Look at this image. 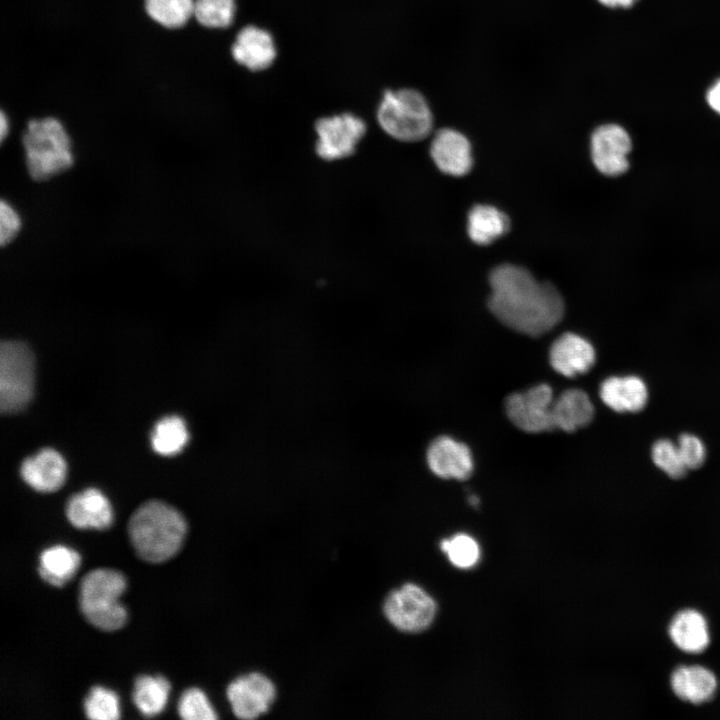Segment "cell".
Segmentation results:
<instances>
[{
	"label": "cell",
	"mask_w": 720,
	"mask_h": 720,
	"mask_svg": "<svg viewBox=\"0 0 720 720\" xmlns=\"http://www.w3.org/2000/svg\"><path fill=\"white\" fill-rule=\"evenodd\" d=\"M21 228V219L16 210L5 200L0 205V242L2 246L9 244L17 236Z\"/></svg>",
	"instance_id": "cell-33"
},
{
	"label": "cell",
	"mask_w": 720,
	"mask_h": 720,
	"mask_svg": "<svg viewBox=\"0 0 720 720\" xmlns=\"http://www.w3.org/2000/svg\"><path fill=\"white\" fill-rule=\"evenodd\" d=\"M603 403L616 412H638L648 401V388L638 376H612L600 385Z\"/></svg>",
	"instance_id": "cell-18"
},
{
	"label": "cell",
	"mask_w": 720,
	"mask_h": 720,
	"mask_svg": "<svg viewBox=\"0 0 720 720\" xmlns=\"http://www.w3.org/2000/svg\"><path fill=\"white\" fill-rule=\"evenodd\" d=\"M651 458L653 463L671 478H681L687 471L677 443L669 439H660L653 444Z\"/></svg>",
	"instance_id": "cell-30"
},
{
	"label": "cell",
	"mask_w": 720,
	"mask_h": 720,
	"mask_svg": "<svg viewBox=\"0 0 720 720\" xmlns=\"http://www.w3.org/2000/svg\"><path fill=\"white\" fill-rule=\"evenodd\" d=\"M668 632L673 643L687 653H700L710 642L706 619L694 609H685L677 613L669 625Z\"/></svg>",
	"instance_id": "cell-21"
},
{
	"label": "cell",
	"mask_w": 720,
	"mask_h": 720,
	"mask_svg": "<svg viewBox=\"0 0 720 720\" xmlns=\"http://www.w3.org/2000/svg\"><path fill=\"white\" fill-rule=\"evenodd\" d=\"M67 465L63 456L52 448H44L26 458L20 467L22 479L34 490L54 492L65 482Z\"/></svg>",
	"instance_id": "cell-16"
},
{
	"label": "cell",
	"mask_w": 720,
	"mask_h": 720,
	"mask_svg": "<svg viewBox=\"0 0 720 720\" xmlns=\"http://www.w3.org/2000/svg\"><path fill=\"white\" fill-rule=\"evenodd\" d=\"M479 503V499L475 495L470 496V504L475 506Z\"/></svg>",
	"instance_id": "cell-37"
},
{
	"label": "cell",
	"mask_w": 720,
	"mask_h": 720,
	"mask_svg": "<svg viewBox=\"0 0 720 720\" xmlns=\"http://www.w3.org/2000/svg\"><path fill=\"white\" fill-rule=\"evenodd\" d=\"M148 17L166 29H178L194 14V0H144Z\"/></svg>",
	"instance_id": "cell-26"
},
{
	"label": "cell",
	"mask_w": 720,
	"mask_h": 720,
	"mask_svg": "<svg viewBox=\"0 0 720 720\" xmlns=\"http://www.w3.org/2000/svg\"><path fill=\"white\" fill-rule=\"evenodd\" d=\"M35 385L34 357L30 348L17 340L0 344V410L11 414L31 401Z\"/></svg>",
	"instance_id": "cell-6"
},
{
	"label": "cell",
	"mask_w": 720,
	"mask_h": 720,
	"mask_svg": "<svg viewBox=\"0 0 720 720\" xmlns=\"http://www.w3.org/2000/svg\"><path fill=\"white\" fill-rule=\"evenodd\" d=\"M553 391L547 384H539L522 392L514 393L505 401V411L510 421L528 433H540L554 429L552 417Z\"/></svg>",
	"instance_id": "cell-9"
},
{
	"label": "cell",
	"mask_w": 720,
	"mask_h": 720,
	"mask_svg": "<svg viewBox=\"0 0 720 720\" xmlns=\"http://www.w3.org/2000/svg\"><path fill=\"white\" fill-rule=\"evenodd\" d=\"M427 463L431 471L443 479L464 480L473 471V458L468 446L449 436H440L431 442Z\"/></svg>",
	"instance_id": "cell-13"
},
{
	"label": "cell",
	"mask_w": 720,
	"mask_h": 720,
	"mask_svg": "<svg viewBox=\"0 0 720 720\" xmlns=\"http://www.w3.org/2000/svg\"><path fill=\"white\" fill-rule=\"evenodd\" d=\"M79 565L80 555L77 551L63 545H55L41 552L38 573L48 584L62 587L73 577Z\"/></svg>",
	"instance_id": "cell-23"
},
{
	"label": "cell",
	"mask_w": 720,
	"mask_h": 720,
	"mask_svg": "<svg viewBox=\"0 0 720 720\" xmlns=\"http://www.w3.org/2000/svg\"><path fill=\"white\" fill-rule=\"evenodd\" d=\"M126 589L124 575L114 569L97 568L86 573L79 585V607L94 627L114 631L124 626L127 611L119 602Z\"/></svg>",
	"instance_id": "cell-4"
},
{
	"label": "cell",
	"mask_w": 720,
	"mask_h": 720,
	"mask_svg": "<svg viewBox=\"0 0 720 720\" xmlns=\"http://www.w3.org/2000/svg\"><path fill=\"white\" fill-rule=\"evenodd\" d=\"M631 140L619 125L604 124L591 136V157L595 167L604 175L618 176L629 166L628 154Z\"/></svg>",
	"instance_id": "cell-11"
},
{
	"label": "cell",
	"mask_w": 720,
	"mask_h": 720,
	"mask_svg": "<svg viewBox=\"0 0 720 720\" xmlns=\"http://www.w3.org/2000/svg\"><path fill=\"white\" fill-rule=\"evenodd\" d=\"M671 687L680 699L701 704L714 695L717 679L703 666H680L672 673Z\"/></svg>",
	"instance_id": "cell-20"
},
{
	"label": "cell",
	"mask_w": 720,
	"mask_h": 720,
	"mask_svg": "<svg viewBox=\"0 0 720 720\" xmlns=\"http://www.w3.org/2000/svg\"><path fill=\"white\" fill-rule=\"evenodd\" d=\"M178 713L185 720H214L217 718L205 693L196 687L188 688L181 694Z\"/></svg>",
	"instance_id": "cell-31"
},
{
	"label": "cell",
	"mask_w": 720,
	"mask_h": 720,
	"mask_svg": "<svg viewBox=\"0 0 720 720\" xmlns=\"http://www.w3.org/2000/svg\"><path fill=\"white\" fill-rule=\"evenodd\" d=\"M430 155L444 174L461 177L473 166L472 147L468 138L452 128L438 130L430 145Z\"/></svg>",
	"instance_id": "cell-12"
},
{
	"label": "cell",
	"mask_w": 720,
	"mask_h": 720,
	"mask_svg": "<svg viewBox=\"0 0 720 720\" xmlns=\"http://www.w3.org/2000/svg\"><path fill=\"white\" fill-rule=\"evenodd\" d=\"M594 416V406L587 393L580 389L564 391L552 405L554 429L573 432L588 425Z\"/></svg>",
	"instance_id": "cell-19"
},
{
	"label": "cell",
	"mask_w": 720,
	"mask_h": 720,
	"mask_svg": "<svg viewBox=\"0 0 720 720\" xmlns=\"http://www.w3.org/2000/svg\"><path fill=\"white\" fill-rule=\"evenodd\" d=\"M436 610L434 599L413 583H406L390 592L383 605L387 620L398 630L409 633L428 628Z\"/></svg>",
	"instance_id": "cell-7"
},
{
	"label": "cell",
	"mask_w": 720,
	"mask_h": 720,
	"mask_svg": "<svg viewBox=\"0 0 720 720\" xmlns=\"http://www.w3.org/2000/svg\"><path fill=\"white\" fill-rule=\"evenodd\" d=\"M235 11V0H194L193 17L206 28L229 27L234 20Z\"/></svg>",
	"instance_id": "cell-27"
},
{
	"label": "cell",
	"mask_w": 720,
	"mask_h": 720,
	"mask_svg": "<svg viewBox=\"0 0 720 720\" xmlns=\"http://www.w3.org/2000/svg\"><path fill=\"white\" fill-rule=\"evenodd\" d=\"M187 530L182 514L160 500L141 504L128 523L129 538L137 555L144 561L160 563L180 549Z\"/></svg>",
	"instance_id": "cell-2"
},
{
	"label": "cell",
	"mask_w": 720,
	"mask_h": 720,
	"mask_svg": "<svg viewBox=\"0 0 720 720\" xmlns=\"http://www.w3.org/2000/svg\"><path fill=\"white\" fill-rule=\"evenodd\" d=\"M22 143L27 171L35 181L49 180L70 169L74 163L71 138L57 118L30 120Z\"/></svg>",
	"instance_id": "cell-3"
},
{
	"label": "cell",
	"mask_w": 720,
	"mask_h": 720,
	"mask_svg": "<svg viewBox=\"0 0 720 720\" xmlns=\"http://www.w3.org/2000/svg\"><path fill=\"white\" fill-rule=\"evenodd\" d=\"M508 216L491 205L476 204L467 219L469 238L478 245H489L509 231Z\"/></svg>",
	"instance_id": "cell-22"
},
{
	"label": "cell",
	"mask_w": 720,
	"mask_h": 720,
	"mask_svg": "<svg viewBox=\"0 0 720 720\" xmlns=\"http://www.w3.org/2000/svg\"><path fill=\"white\" fill-rule=\"evenodd\" d=\"M366 130L364 120L352 113L320 118L315 124V151L326 161L347 158L356 151Z\"/></svg>",
	"instance_id": "cell-8"
},
{
	"label": "cell",
	"mask_w": 720,
	"mask_h": 720,
	"mask_svg": "<svg viewBox=\"0 0 720 720\" xmlns=\"http://www.w3.org/2000/svg\"><path fill=\"white\" fill-rule=\"evenodd\" d=\"M226 695L236 717L255 719L270 709L276 687L264 674L252 672L234 679L227 686Z\"/></svg>",
	"instance_id": "cell-10"
},
{
	"label": "cell",
	"mask_w": 720,
	"mask_h": 720,
	"mask_svg": "<svg viewBox=\"0 0 720 720\" xmlns=\"http://www.w3.org/2000/svg\"><path fill=\"white\" fill-rule=\"evenodd\" d=\"M709 106L720 114V79L707 92Z\"/></svg>",
	"instance_id": "cell-34"
},
{
	"label": "cell",
	"mask_w": 720,
	"mask_h": 720,
	"mask_svg": "<svg viewBox=\"0 0 720 720\" xmlns=\"http://www.w3.org/2000/svg\"><path fill=\"white\" fill-rule=\"evenodd\" d=\"M376 116L381 129L402 142L420 141L433 127L429 103L419 91L410 88L386 90Z\"/></svg>",
	"instance_id": "cell-5"
},
{
	"label": "cell",
	"mask_w": 720,
	"mask_h": 720,
	"mask_svg": "<svg viewBox=\"0 0 720 720\" xmlns=\"http://www.w3.org/2000/svg\"><path fill=\"white\" fill-rule=\"evenodd\" d=\"M9 132V119L4 111L0 113V138L3 141Z\"/></svg>",
	"instance_id": "cell-36"
},
{
	"label": "cell",
	"mask_w": 720,
	"mask_h": 720,
	"mask_svg": "<svg viewBox=\"0 0 720 720\" xmlns=\"http://www.w3.org/2000/svg\"><path fill=\"white\" fill-rule=\"evenodd\" d=\"M636 1L637 0H598L599 3L610 8H628L631 7Z\"/></svg>",
	"instance_id": "cell-35"
},
{
	"label": "cell",
	"mask_w": 720,
	"mask_h": 720,
	"mask_svg": "<svg viewBox=\"0 0 720 720\" xmlns=\"http://www.w3.org/2000/svg\"><path fill=\"white\" fill-rule=\"evenodd\" d=\"M84 711L89 719L116 720L120 716L118 696L112 690L93 686L84 700Z\"/></svg>",
	"instance_id": "cell-28"
},
{
	"label": "cell",
	"mask_w": 720,
	"mask_h": 720,
	"mask_svg": "<svg viewBox=\"0 0 720 720\" xmlns=\"http://www.w3.org/2000/svg\"><path fill=\"white\" fill-rule=\"evenodd\" d=\"M677 446L687 470L702 466L706 458V448L700 438L693 434H682Z\"/></svg>",
	"instance_id": "cell-32"
},
{
	"label": "cell",
	"mask_w": 720,
	"mask_h": 720,
	"mask_svg": "<svg viewBox=\"0 0 720 720\" xmlns=\"http://www.w3.org/2000/svg\"><path fill=\"white\" fill-rule=\"evenodd\" d=\"M440 547L447 554L450 562L458 568H470L478 562L480 557L477 542L464 533L456 534L451 539L442 540Z\"/></svg>",
	"instance_id": "cell-29"
},
{
	"label": "cell",
	"mask_w": 720,
	"mask_h": 720,
	"mask_svg": "<svg viewBox=\"0 0 720 720\" xmlns=\"http://www.w3.org/2000/svg\"><path fill=\"white\" fill-rule=\"evenodd\" d=\"M189 440V433L183 418L169 415L158 420L152 431L150 442L153 450L162 456H173L183 450Z\"/></svg>",
	"instance_id": "cell-24"
},
{
	"label": "cell",
	"mask_w": 720,
	"mask_h": 720,
	"mask_svg": "<svg viewBox=\"0 0 720 720\" xmlns=\"http://www.w3.org/2000/svg\"><path fill=\"white\" fill-rule=\"evenodd\" d=\"M231 53L238 64L251 71H261L272 65L277 50L269 31L247 25L237 33Z\"/></svg>",
	"instance_id": "cell-14"
},
{
	"label": "cell",
	"mask_w": 720,
	"mask_h": 720,
	"mask_svg": "<svg viewBox=\"0 0 720 720\" xmlns=\"http://www.w3.org/2000/svg\"><path fill=\"white\" fill-rule=\"evenodd\" d=\"M66 517L76 528L104 530L113 521L109 500L96 488H87L72 495L66 503Z\"/></svg>",
	"instance_id": "cell-17"
},
{
	"label": "cell",
	"mask_w": 720,
	"mask_h": 720,
	"mask_svg": "<svg viewBox=\"0 0 720 720\" xmlns=\"http://www.w3.org/2000/svg\"><path fill=\"white\" fill-rule=\"evenodd\" d=\"M169 690L170 684L166 678L160 675H140L134 682L133 702L144 716H155L164 709Z\"/></svg>",
	"instance_id": "cell-25"
},
{
	"label": "cell",
	"mask_w": 720,
	"mask_h": 720,
	"mask_svg": "<svg viewBox=\"0 0 720 720\" xmlns=\"http://www.w3.org/2000/svg\"><path fill=\"white\" fill-rule=\"evenodd\" d=\"M488 307L504 325L519 333L540 336L564 315V301L550 282L538 281L514 264L496 266L489 275Z\"/></svg>",
	"instance_id": "cell-1"
},
{
	"label": "cell",
	"mask_w": 720,
	"mask_h": 720,
	"mask_svg": "<svg viewBox=\"0 0 720 720\" xmlns=\"http://www.w3.org/2000/svg\"><path fill=\"white\" fill-rule=\"evenodd\" d=\"M596 359L593 345L574 333H564L551 345L549 361L552 368L566 377L589 371Z\"/></svg>",
	"instance_id": "cell-15"
}]
</instances>
